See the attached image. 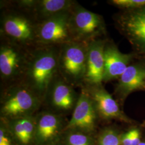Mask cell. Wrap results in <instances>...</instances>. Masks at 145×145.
<instances>
[{
  "label": "cell",
  "instance_id": "1",
  "mask_svg": "<svg viewBox=\"0 0 145 145\" xmlns=\"http://www.w3.org/2000/svg\"><path fill=\"white\" fill-rule=\"evenodd\" d=\"M59 45L37 44L30 49L22 83L43 100L52 80L58 74Z\"/></svg>",
  "mask_w": 145,
  "mask_h": 145
},
{
  "label": "cell",
  "instance_id": "2",
  "mask_svg": "<svg viewBox=\"0 0 145 145\" xmlns=\"http://www.w3.org/2000/svg\"><path fill=\"white\" fill-rule=\"evenodd\" d=\"M0 4V38L27 48L37 45L38 23L31 11Z\"/></svg>",
  "mask_w": 145,
  "mask_h": 145
},
{
  "label": "cell",
  "instance_id": "3",
  "mask_svg": "<svg viewBox=\"0 0 145 145\" xmlns=\"http://www.w3.org/2000/svg\"><path fill=\"white\" fill-rule=\"evenodd\" d=\"M42 105V99L22 83L1 89V118L9 120L35 115Z\"/></svg>",
  "mask_w": 145,
  "mask_h": 145
},
{
  "label": "cell",
  "instance_id": "4",
  "mask_svg": "<svg viewBox=\"0 0 145 145\" xmlns=\"http://www.w3.org/2000/svg\"><path fill=\"white\" fill-rule=\"evenodd\" d=\"M30 48L0 38L1 89L22 83Z\"/></svg>",
  "mask_w": 145,
  "mask_h": 145
},
{
  "label": "cell",
  "instance_id": "5",
  "mask_svg": "<svg viewBox=\"0 0 145 145\" xmlns=\"http://www.w3.org/2000/svg\"><path fill=\"white\" fill-rule=\"evenodd\" d=\"M88 44L71 42L59 45L58 72L73 87H82L86 72Z\"/></svg>",
  "mask_w": 145,
  "mask_h": 145
},
{
  "label": "cell",
  "instance_id": "6",
  "mask_svg": "<svg viewBox=\"0 0 145 145\" xmlns=\"http://www.w3.org/2000/svg\"><path fill=\"white\" fill-rule=\"evenodd\" d=\"M69 27L73 42L88 44L106 33L103 18L77 3L71 12Z\"/></svg>",
  "mask_w": 145,
  "mask_h": 145
},
{
  "label": "cell",
  "instance_id": "7",
  "mask_svg": "<svg viewBox=\"0 0 145 145\" xmlns=\"http://www.w3.org/2000/svg\"><path fill=\"white\" fill-rule=\"evenodd\" d=\"M75 87L57 74L52 80L43 100L50 111L57 114H66L73 111L79 98Z\"/></svg>",
  "mask_w": 145,
  "mask_h": 145
},
{
  "label": "cell",
  "instance_id": "8",
  "mask_svg": "<svg viewBox=\"0 0 145 145\" xmlns=\"http://www.w3.org/2000/svg\"><path fill=\"white\" fill-rule=\"evenodd\" d=\"M71 12L61 13L38 23L37 44L59 46L73 42L69 27Z\"/></svg>",
  "mask_w": 145,
  "mask_h": 145
},
{
  "label": "cell",
  "instance_id": "9",
  "mask_svg": "<svg viewBox=\"0 0 145 145\" xmlns=\"http://www.w3.org/2000/svg\"><path fill=\"white\" fill-rule=\"evenodd\" d=\"M99 118L93 101L86 91L81 88L78 102L65 131H77L91 135L96 130Z\"/></svg>",
  "mask_w": 145,
  "mask_h": 145
},
{
  "label": "cell",
  "instance_id": "10",
  "mask_svg": "<svg viewBox=\"0 0 145 145\" xmlns=\"http://www.w3.org/2000/svg\"><path fill=\"white\" fill-rule=\"evenodd\" d=\"M36 116L34 139L35 145H54L60 142L65 121L62 115L50 111H44Z\"/></svg>",
  "mask_w": 145,
  "mask_h": 145
},
{
  "label": "cell",
  "instance_id": "11",
  "mask_svg": "<svg viewBox=\"0 0 145 145\" xmlns=\"http://www.w3.org/2000/svg\"><path fill=\"white\" fill-rule=\"evenodd\" d=\"M117 24L139 52L145 53V7L118 16Z\"/></svg>",
  "mask_w": 145,
  "mask_h": 145
},
{
  "label": "cell",
  "instance_id": "12",
  "mask_svg": "<svg viewBox=\"0 0 145 145\" xmlns=\"http://www.w3.org/2000/svg\"><path fill=\"white\" fill-rule=\"evenodd\" d=\"M81 88L86 91L93 101L99 118L106 120H117L126 123L132 122L121 110L118 102L102 84L83 86Z\"/></svg>",
  "mask_w": 145,
  "mask_h": 145
},
{
  "label": "cell",
  "instance_id": "13",
  "mask_svg": "<svg viewBox=\"0 0 145 145\" xmlns=\"http://www.w3.org/2000/svg\"><path fill=\"white\" fill-rule=\"evenodd\" d=\"M106 40L99 38L89 42L87 46L86 72L83 86H96L103 83L104 49Z\"/></svg>",
  "mask_w": 145,
  "mask_h": 145
},
{
  "label": "cell",
  "instance_id": "14",
  "mask_svg": "<svg viewBox=\"0 0 145 145\" xmlns=\"http://www.w3.org/2000/svg\"><path fill=\"white\" fill-rule=\"evenodd\" d=\"M132 57V54L121 53L114 43L106 41L104 49L103 82L118 79L130 66Z\"/></svg>",
  "mask_w": 145,
  "mask_h": 145
},
{
  "label": "cell",
  "instance_id": "15",
  "mask_svg": "<svg viewBox=\"0 0 145 145\" xmlns=\"http://www.w3.org/2000/svg\"><path fill=\"white\" fill-rule=\"evenodd\" d=\"M137 90H145V66L130 65L118 78L114 92L117 99L123 102L129 94Z\"/></svg>",
  "mask_w": 145,
  "mask_h": 145
},
{
  "label": "cell",
  "instance_id": "16",
  "mask_svg": "<svg viewBox=\"0 0 145 145\" xmlns=\"http://www.w3.org/2000/svg\"><path fill=\"white\" fill-rule=\"evenodd\" d=\"M5 120L11 135L17 145L34 144L36 127L35 115Z\"/></svg>",
  "mask_w": 145,
  "mask_h": 145
},
{
  "label": "cell",
  "instance_id": "17",
  "mask_svg": "<svg viewBox=\"0 0 145 145\" xmlns=\"http://www.w3.org/2000/svg\"><path fill=\"white\" fill-rule=\"evenodd\" d=\"M77 3L72 0H36L31 12L38 23L71 10Z\"/></svg>",
  "mask_w": 145,
  "mask_h": 145
},
{
  "label": "cell",
  "instance_id": "18",
  "mask_svg": "<svg viewBox=\"0 0 145 145\" xmlns=\"http://www.w3.org/2000/svg\"><path fill=\"white\" fill-rule=\"evenodd\" d=\"M65 135L63 145H96L91 135L80 131L68 130Z\"/></svg>",
  "mask_w": 145,
  "mask_h": 145
},
{
  "label": "cell",
  "instance_id": "19",
  "mask_svg": "<svg viewBox=\"0 0 145 145\" xmlns=\"http://www.w3.org/2000/svg\"><path fill=\"white\" fill-rule=\"evenodd\" d=\"M120 135L114 128L108 127L99 135L96 145H120Z\"/></svg>",
  "mask_w": 145,
  "mask_h": 145
},
{
  "label": "cell",
  "instance_id": "20",
  "mask_svg": "<svg viewBox=\"0 0 145 145\" xmlns=\"http://www.w3.org/2000/svg\"><path fill=\"white\" fill-rule=\"evenodd\" d=\"M110 3L119 8L129 10L145 7V0H112Z\"/></svg>",
  "mask_w": 145,
  "mask_h": 145
},
{
  "label": "cell",
  "instance_id": "21",
  "mask_svg": "<svg viewBox=\"0 0 145 145\" xmlns=\"http://www.w3.org/2000/svg\"><path fill=\"white\" fill-rule=\"evenodd\" d=\"M1 118L0 128V145H12L10 133L5 119Z\"/></svg>",
  "mask_w": 145,
  "mask_h": 145
},
{
  "label": "cell",
  "instance_id": "22",
  "mask_svg": "<svg viewBox=\"0 0 145 145\" xmlns=\"http://www.w3.org/2000/svg\"><path fill=\"white\" fill-rule=\"evenodd\" d=\"M132 130L120 135V145H132Z\"/></svg>",
  "mask_w": 145,
  "mask_h": 145
},
{
  "label": "cell",
  "instance_id": "23",
  "mask_svg": "<svg viewBox=\"0 0 145 145\" xmlns=\"http://www.w3.org/2000/svg\"><path fill=\"white\" fill-rule=\"evenodd\" d=\"M132 145H138L141 141L140 131L137 129H132Z\"/></svg>",
  "mask_w": 145,
  "mask_h": 145
},
{
  "label": "cell",
  "instance_id": "24",
  "mask_svg": "<svg viewBox=\"0 0 145 145\" xmlns=\"http://www.w3.org/2000/svg\"><path fill=\"white\" fill-rule=\"evenodd\" d=\"M138 145H145V142H141Z\"/></svg>",
  "mask_w": 145,
  "mask_h": 145
},
{
  "label": "cell",
  "instance_id": "25",
  "mask_svg": "<svg viewBox=\"0 0 145 145\" xmlns=\"http://www.w3.org/2000/svg\"><path fill=\"white\" fill-rule=\"evenodd\" d=\"M63 145V144H60V142H59V143H57V144H55V145Z\"/></svg>",
  "mask_w": 145,
  "mask_h": 145
}]
</instances>
